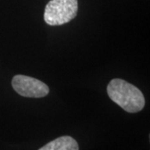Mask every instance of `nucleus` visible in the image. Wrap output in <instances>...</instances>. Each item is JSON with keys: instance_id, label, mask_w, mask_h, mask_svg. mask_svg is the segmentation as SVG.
I'll return each instance as SVG.
<instances>
[{"instance_id": "1", "label": "nucleus", "mask_w": 150, "mask_h": 150, "mask_svg": "<svg viewBox=\"0 0 150 150\" xmlns=\"http://www.w3.org/2000/svg\"><path fill=\"white\" fill-rule=\"evenodd\" d=\"M108 95L112 102L128 112H138L145 105V98L139 88L127 81L113 79L107 86Z\"/></svg>"}, {"instance_id": "2", "label": "nucleus", "mask_w": 150, "mask_h": 150, "mask_svg": "<svg viewBox=\"0 0 150 150\" xmlns=\"http://www.w3.org/2000/svg\"><path fill=\"white\" fill-rule=\"evenodd\" d=\"M78 8V0H50L45 7L44 21L50 26L63 25L74 18Z\"/></svg>"}, {"instance_id": "3", "label": "nucleus", "mask_w": 150, "mask_h": 150, "mask_svg": "<svg viewBox=\"0 0 150 150\" xmlns=\"http://www.w3.org/2000/svg\"><path fill=\"white\" fill-rule=\"evenodd\" d=\"M12 86L17 93L26 98H43L49 93V88L43 82L26 75H15Z\"/></svg>"}, {"instance_id": "4", "label": "nucleus", "mask_w": 150, "mask_h": 150, "mask_svg": "<svg viewBox=\"0 0 150 150\" xmlns=\"http://www.w3.org/2000/svg\"><path fill=\"white\" fill-rule=\"evenodd\" d=\"M38 150H79V147L73 137L62 136L49 142Z\"/></svg>"}]
</instances>
